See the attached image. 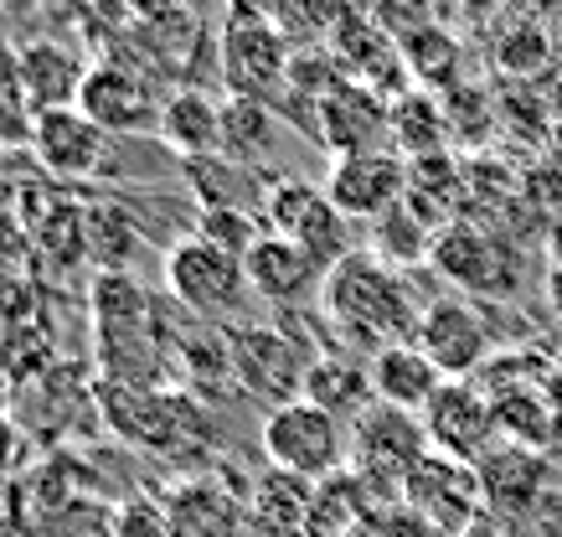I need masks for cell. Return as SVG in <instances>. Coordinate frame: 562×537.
Returning <instances> with one entry per match:
<instances>
[{"label":"cell","instance_id":"484cf974","mask_svg":"<svg viewBox=\"0 0 562 537\" xmlns=\"http://www.w3.org/2000/svg\"><path fill=\"white\" fill-rule=\"evenodd\" d=\"M273 124H279V109L254 104V99H227L222 104V150L217 156L238 171H254L258 160L269 156L273 145Z\"/></svg>","mask_w":562,"mask_h":537},{"label":"cell","instance_id":"5bb4252c","mask_svg":"<svg viewBox=\"0 0 562 537\" xmlns=\"http://www.w3.org/2000/svg\"><path fill=\"white\" fill-rule=\"evenodd\" d=\"M428 264H434L449 284H460V290H475V295H512V279H516L512 248L501 238H491V233L475 223L443 227L439 238H434Z\"/></svg>","mask_w":562,"mask_h":537},{"label":"cell","instance_id":"7402d4cb","mask_svg":"<svg viewBox=\"0 0 562 537\" xmlns=\"http://www.w3.org/2000/svg\"><path fill=\"white\" fill-rule=\"evenodd\" d=\"M397 57H403L413 88H424V93H439L443 99V93L460 88V36L449 32L443 21L413 26V32L397 42Z\"/></svg>","mask_w":562,"mask_h":537},{"label":"cell","instance_id":"4dcf8cb0","mask_svg":"<svg viewBox=\"0 0 562 537\" xmlns=\"http://www.w3.org/2000/svg\"><path fill=\"white\" fill-rule=\"evenodd\" d=\"M114 537H176L171 527V512L150 496H135V502L120 506V517H114Z\"/></svg>","mask_w":562,"mask_h":537},{"label":"cell","instance_id":"83f0119b","mask_svg":"<svg viewBox=\"0 0 562 537\" xmlns=\"http://www.w3.org/2000/svg\"><path fill=\"white\" fill-rule=\"evenodd\" d=\"M166 512H171L176 537H227V527H233V506H227V496H222L217 485H202V481L181 485Z\"/></svg>","mask_w":562,"mask_h":537},{"label":"cell","instance_id":"d6986e66","mask_svg":"<svg viewBox=\"0 0 562 537\" xmlns=\"http://www.w3.org/2000/svg\"><path fill=\"white\" fill-rule=\"evenodd\" d=\"M367 372H372V399L387 403V409H403V414H424L428 403L439 399V388L449 382L418 351V342H397V347L376 351Z\"/></svg>","mask_w":562,"mask_h":537},{"label":"cell","instance_id":"4fadbf2b","mask_svg":"<svg viewBox=\"0 0 562 537\" xmlns=\"http://www.w3.org/2000/svg\"><path fill=\"white\" fill-rule=\"evenodd\" d=\"M310 124L336 160L361 156V150H392V99L361 83H341L330 99H321Z\"/></svg>","mask_w":562,"mask_h":537},{"label":"cell","instance_id":"d6a6232c","mask_svg":"<svg viewBox=\"0 0 562 537\" xmlns=\"http://www.w3.org/2000/svg\"><path fill=\"white\" fill-rule=\"evenodd\" d=\"M460 537H512V533H506V527H501V522H495L491 512H485V517H480V522H470V527H464Z\"/></svg>","mask_w":562,"mask_h":537},{"label":"cell","instance_id":"ba28073f","mask_svg":"<svg viewBox=\"0 0 562 537\" xmlns=\"http://www.w3.org/2000/svg\"><path fill=\"white\" fill-rule=\"evenodd\" d=\"M78 109L109 135H145V130H160L166 99L155 93V83L139 68L103 57V63H88Z\"/></svg>","mask_w":562,"mask_h":537},{"label":"cell","instance_id":"52a82bcc","mask_svg":"<svg viewBox=\"0 0 562 537\" xmlns=\"http://www.w3.org/2000/svg\"><path fill=\"white\" fill-rule=\"evenodd\" d=\"M418 418H424L428 450L449 455V460H464V466H480V460L501 445L495 403L475 378H449L439 388V399L428 403Z\"/></svg>","mask_w":562,"mask_h":537},{"label":"cell","instance_id":"9a60e30c","mask_svg":"<svg viewBox=\"0 0 562 537\" xmlns=\"http://www.w3.org/2000/svg\"><path fill=\"white\" fill-rule=\"evenodd\" d=\"M109 130L88 120L83 109H52V114H36L32 120V150L36 160L47 166V176L57 181H88V176L103 171L109 160Z\"/></svg>","mask_w":562,"mask_h":537},{"label":"cell","instance_id":"f1b7e54d","mask_svg":"<svg viewBox=\"0 0 562 537\" xmlns=\"http://www.w3.org/2000/svg\"><path fill=\"white\" fill-rule=\"evenodd\" d=\"M191 233L206 243H217V248H227V254H238V259H248L254 243L263 238V217L248 208H233V202H206V208L196 212V227H191Z\"/></svg>","mask_w":562,"mask_h":537},{"label":"cell","instance_id":"ffe728a7","mask_svg":"<svg viewBox=\"0 0 562 537\" xmlns=\"http://www.w3.org/2000/svg\"><path fill=\"white\" fill-rule=\"evenodd\" d=\"M315 409L336 418H351L357 424L367 409H372V372L367 362H357L351 351H321V357H310V372H305V393Z\"/></svg>","mask_w":562,"mask_h":537},{"label":"cell","instance_id":"7a4b0ae2","mask_svg":"<svg viewBox=\"0 0 562 537\" xmlns=\"http://www.w3.org/2000/svg\"><path fill=\"white\" fill-rule=\"evenodd\" d=\"M294 36L279 32L269 11L238 5L227 11L217 36V72L227 83V99H254L269 109H290V68H294Z\"/></svg>","mask_w":562,"mask_h":537},{"label":"cell","instance_id":"603a6c76","mask_svg":"<svg viewBox=\"0 0 562 537\" xmlns=\"http://www.w3.org/2000/svg\"><path fill=\"white\" fill-rule=\"evenodd\" d=\"M552 382V378H547ZM542 388H512V393H495V429H501V445H521V450L547 455L558 445V409Z\"/></svg>","mask_w":562,"mask_h":537},{"label":"cell","instance_id":"9c48e42d","mask_svg":"<svg viewBox=\"0 0 562 537\" xmlns=\"http://www.w3.org/2000/svg\"><path fill=\"white\" fill-rule=\"evenodd\" d=\"M403 502L439 533L460 537L470 522L485 517V491H480V470L464 466V460H449V455L428 450L413 476L403 481Z\"/></svg>","mask_w":562,"mask_h":537},{"label":"cell","instance_id":"cb8c5ba5","mask_svg":"<svg viewBox=\"0 0 562 537\" xmlns=\"http://www.w3.org/2000/svg\"><path fill=\"white\" fill-rule=\"evenodd\" d=\"M558 42L547 36V26L537 16H506V26L491 36V63L501 78L512 83H531L537 72H547L558 63Z\"/></svg>","mask_w":562,"mask_h":537},{"label":"cell","instance_id":"6da1fadb","mask_svg":"<svg viewBox=\"0 0 562 537\" xmlns=\"http://www.w3.org/2000/svg\"><path fill=\"white\" fill-rule=\"evenodd\" d=\"M321 311L346 347L367 351V362H372L376 351L418 336L424 305L408 295V279L397 275L392 264H382L372 248H351V254L325 275Z\"/></svg>","mask_w":562,"mask_h":537},{"label":"cell","instance_id":"f546056e","mask_svg":"<svg viewBox=\"0 0 562 537\" xmlns=\"http://www.w3.org/2000/svg\"><path fill=\"white\" fill-rule=\"evenodd\" d=\"M135 243H139V233L124 208L103 202V208L83 212V248H93V259L109 264V275H124V259H130Z\"/></svg>","mask_w":562,"mask_h":537},{"label":"cell","instance_id":"e0dca14e","mask_svg":"<svg viewBox=\"0 0 562 537\" xmlns=\"http://www.w3.org/2000/svg\"><path fill=\"white\" fill-rule=\"evenodd\" d=\"M16 78L21 93H26V120H36V114L78 104L88 63L78 53H68L63 42H26L16 53Z\"/></svg>","mask_w":562,"mask_h":537},{"label":"cell","instance_id":"7c38bea8","mask_svg":"<svg viewBox=\"0 0 562 537\" xmlns=\"http://www.w3.org/2000/svg\"><path fill=\"white\" fill-rule=\"evenodd\" d=\"M418 351L439 367L443 378H475L491 362V321L470 300H434L418 315Z\"/></svg>","mask_w":562,"mask_h":537},{"label":"cell","instance_id":"277c9868","mask_svg":"<svg viewBox=\"0 0 562 537\" xmlns=\"http://www.w3.org/2000/svg\"><path fill=\"white\" fill-rule=\"evenodd\" d=\"M258 217H263V233L305 248L321 269H336V264L351 254V223L336 212V202L325 197V187H310V181H294V176L269 181Z\"/></svg>","mask_w":562,"mask_h":537},{"label":"cell","instance_id":"5b68a950","mask_svg":"<svg viewBox=\"0 0 562 537\" xmlns=\"http://www.w3.org/2000/svg\"><path fill=\"white\" fill-rule=\"evenodd\" d=\"M263 455L294 481H325L346 460V429L336 414L315 409L310 399H294L263 414Z\"/></svg>","mask_w":562,"mask_h":537},{"label":"cell","instance_id":"1f68e13d","mask_svg":"<svg viewBox=\"0 0 562 537\" xmlns=\"http://www.w3.org/2000/svg\"><path fill=\"white\" fill-rule=\"evenodd\" d=\"M537 533L542 537H562V491H552V496H547L542 506H537Z\"/></svg>","mask_w":562,"mask_h":537},{"label":"cell","instance_id":"3957f363","mask_svg":"<svg viewBox=\"0 0 562 537\" xmlns=\"http://www.w3.org/2000/svg\"><path fill=\"white\" fill-rule=\"evenodd\" d=\"M166 290H171L176 305H187L196 321L233 326L243 311V295H248V269H243L238 254H227L217 243L187 233V238H176L171 254H166Z\"/></svg>","mask_w":562,"mask_h":537},{"label":"cell","instance_id":"8fae6325","mask_svg":"<svg viewBox=\"0 0 562 537\" xmlns=\"http://www.w3.org/2000/svg\"><path fill=\"white\" fill-rule=\"evenodd\" d=\"M351 450H357V466L367 481L397 485V491H403L413 466L428 455L424 418L403 414V409H387V403H372V409L351 424Z\"/></svg>","mask_w":562,"mask_h":537},{"label":"cell","instance_id":"44dd1931","mask_svg":"<svg viewBox=\"0 0 562 537\" xmlns=\"http://www.w3.org/2000/svg\"><path fill=\"white\" fill-rule=\"evenodd\" d=\"M155 135L171 145L181 160H206L222 150V104L202 88H176L166 99L160 130Z\"/></svg>","mask_w":562,"mask_h":537},{"label":"cell","instance_id":"30bf717a","mask_svg":"<svg viewBox=\"0 0 562 537\" xmlns=\"http://www.w3.org/2000/svg\"><path fill=\"white\" fill-rule=\"evenodd\" d=\"M325 197L336 202L346 223L372 227L382 212L397 202H408V160L397 150H361V156H341L325 176Z\"/></svg>","mask_w":562,"mask_h":537},{"label":"cell","instance_id":"4316f807","mask_svg":"<svg viewBox=\"0 0 562 537\" xmlns=\"http://www.w3.org/2000/svg\"><path fill=\"white\" fill-rule=\"evenodd\" d=\"M434 238H439V233H434L408 202H397V208L382 212V217L367 227V248H372L382 264H392L397 275H403V269H418V264L434 254Z\"/></svg>","mask_w":562,"mask_h":537},{"label":"cell","instance_id":"d4e9b609","mask_svg":"<svg viewBox=\"0 0 562 537\" xmlns=\"http://www.w3.org/2000/svg\"><path fill=\"white\" fill-rule=\"evenodd\" d=\"M449 145V124H443V99L408 88L403 99H392V150L403 160H424V156H443Z\"/></svg>","mask_w":562,"mask_h":537},{"label":"cell","instance_id":"e575fe53","mask_svg":"<svg viewBox=\"0 0 562 537\" xmlns=\"http://www.w3.org/2000/svg\"><path fill=\"white\" fill-rule=\"evenodd\" d=\"M552 367H558V378H562V336H558V347H552Z\"/></svg>","mask_w":562,"mask_h":537},{"label":"cell","instance_id":"836d02e7","mask_svg":"<svg viewBox=\"0 0 562 537\" xmlns=\"http://www.w3.org/2000/svg\"><path fill=\"white\" fill-rule=\"evenodd\" d=\"M547 295H552V305H558V315H562V259L552 264V279H547Z\"/></svg>","mask_w":562,"mask_h":537},{"label":"cell","instance_id":"8992f818","mask_svg":"<svg viewBox=\"0 0 562 537\" xmlns=\"http://www.w3.org/2000/svg\"><path fill=\"white\" fill-rule=\"evenodd\" d=\"M222 342H227V362H233V378L243 393L263 399L269 409H284L305 393L310 357L290 342V331L233 321V326H222Z\"/></svg>","mask_w":562,"mask_h":537},{"label":"cell","instance_id":"ac0fdd59","mask_svg":"<svg viewBox=\"0 0 562 537\" xmlns=\"http://www.w3.org/2000/svg\"><path fill=\"white\" fill-rule=\"evenodd\" d=\"M243 269H248V290L273 300V305H300V300H305L315 284H325V275H330V269H321V264L310 259L305 248L273 238V233H263V238L254 243V254L243 259Z\"/></svg>","mask_w":562,"mask_h":537},{"label":"cell","instance_id":"2e32d148","mask_svg":"<svg viewBox=\"0 0 562 537\" xmlns=\"http://www.w3.org/2000/svg\"><path fill=\"white\" fill-rule=\"evenodd\" d=\"M480 491H485V512L495 522H516V517H537V506L552 496V466L547 455L521 450V445H495L480 460Z\"/></svg>","mask_w":562,"mask_h":537}]
</instances>
